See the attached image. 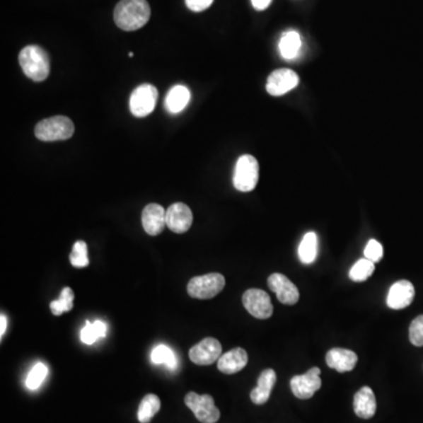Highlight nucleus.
I'll list each match as a JSON object with an SVG mask.
<instances>
[{
	"label": "nucleus",
	"instance_id": "nucleus-1",
	"mask_svg": "<svg viewBox=\"0 0 423 423\" xmlns=\"http://www.w3.org/2000/svg\"><path fill=\"white\" fill-rule=\"evenodd\" d=\"M151 7L147 0H120L115 8V23L124 31H137L149 23Z\"/></svg>",
	"mask_w": 423,
	"mask_h": 423
},
{
	"label": "nucleus",
	"instance_id": "nucleus-2",
	"mask_svg": "<svg viewBox=\"0 0 423 423\" xmlns=\"http://www.w3.org/2000/svg\"><path fill=\"white\" fill-rule=\"evenodd\" d=\"M19 64L25 76L37 83L44 81L51 70L49 54L38 45H28L21 50Z\"/></svg>",
	"mask_w": 423,
	"mask_h": 423
},
{
	"label": "nucleus",
	"instance_id": "nucleus-3",
	"mask_svg": "<svg viewBox=\"0 0 423 423\" xmlns=\"http://www.w3.org/2000/svg\"><path fill=\"white\" fill-rule=\"evenodd\" d=\"M74 133L72 120L64 115L44 119L35 126V134L42 141H59L70 139Z\"/></svg>",
	"mask_w": 423,
	"mask_h": 423
},
{
	"label": "nucleus",
	"instance_id": "nucleus-4",
	"mask_svg": "<svg viewBox=\"0 0 423 423\" xmlns=\"http://www.w3.org/2000/svg\"><path fill=\"white\" fill-rule=\"evenodd\" d=\"M259 181V163L253 156L245 154L236 161L233 184L240 192H252Z\"/></svg>",
	"mask_w": 423,
	"mask_h": 423
},
{
	"label": "nucleus",
	"instance_id": "nucleus-5",
	"mask_svg": "<svg viewBox=\"0 0 423 423\" xmlns=\"http://www.w3.org/2000/svg\"><path fill=\"white\" fill-rule=\"evenodd\" d=\"M225 284L224 275L209 273L191 279L187 284V291L192 298L207 300L216 296L224 289Z\"/></svg>",
	"mask_w": 423,
	"mask_h": 423
},
{
	"label": "nucleus",
	"instance_id": "nucleus-6",
	"mask_svg": "<svg viewBox=\"0 0 423 423\" xmlns=\"http://www.w3.org/2000/svg\"><path fill=\"white\" fill-rule=\"evenodd\" d=\"M158 101V90L151 83H142L133 91L129 98V110L137 118L151 115Z\"/></svg>",
	"mask_w": 423,
	"mask_h": 423
},
{
	"label": "nucleus",
	"instance_id": "nucleus-7",
	"mask_svg": "<svg viewBox=\"0 0 423 423\" xmlns=\"http://www.w3.org/2000/svg\"><path fill=\"white\" fill-rule=\"evenodd\" d=\"M185 403L200 422L215 423L220 419V410L215 407L214 400L209 394L199 395L195 392L188 393L185 396Z\"/></svg>",
	"mask_w": 423,
	"mask_h": 423
},
{
	"label": "nucleus",
	"instance_id": "nucleus-8",
	"mask_svg": "<svg viewBox=\"0 0 423 423\" xmlns=\"http://www.w3.org/2000/svg\"><path fill=\"white\" fill-rule=\"evenodd\" d=\"M243 303L247 312L257 319L265 320L271 318L273 314V305L271 298L262 289L252 288L245 291Z\"/></svg>",
	"mask_w": 423,
	"mask_h": 423
},
{
	"label": "nucleus",
	"instance_id": "nucleus-9",
	"mask_svg": "<svg viewBox=\"0 0 423 423\" xmlns=\"http://www.w3.org/2000/svg\"><path fill=\"white\" fill-rule=\"evenodd\" d=\"M320 374L321 371L319 368L313 367L305 374L293 376L291 380V389L295 398L301 400L313 398L323 386Z\"/></svg>",
	"mask_w": 423,
	"mask_h": 423
},
{
	"label": "nucleus",
	"instance_id": "nucleus-10",
	"mask_svg": "<svg viewBox=\"0 0 423 423\" xmlns=\"http://www.w3.org/2000/svg\"><path fill=\"white\" fill-rule=\"evenodd\" d=\"M221 344L214 337H206L190 351L192 362L199 366H209L221 357Z\"/></svg>",
	"mask_w": 423,
	"mask_h": 423
},
{
	"label": "nucleus",
	"instance_id": "nucleus-11",
	"mask_svg": "<svg viewBox=\"0 0 423 423\" xmlns=\"http://www.w3.org/2000/svg\"><path fill=\"white\" fill-rule=\"evenodd\" d=\"M299 76L289 69H280L272 72L268 76L266 90L274 97H280L294 90L299 85Z\"/></svg>",
	"mask_w": 423,
	"mask_h": 423
},
{
	"label": "nucleus",
	"instance_id": "nucleus-12",
	"mask_svg": "<svg viewBox=\"0 0 423 423\" xmlns=\"http://www.w3.org/2000/svg\"><path fill=\"white\" fill-rule=\"evenodd\" d=\"M268 287L284 305H295L300 299L298 287L282 273H274L268 278Z\"/></svg>",
	"mask_w": 423,
	"mask_h": 423
},
{
	"label": "nucleus",
	"instance_id": "nucleus-13",
	"mask_svg": "<svg viewBox=\"0 0 423 423\" xmlns=\"http://www.w3.org/2000/svg\"><path fill=\"white\" fill-rule=\"evenodd\" d=\"M193 224V213L187 205L177 202L166 211V225L172 232L182 234L191 228Z\"/></svg>",
	"mask_w": 423,
	"mask_h": 423
},
{
	"label": "nucleus",
	"instance_id": "nucleus-14",
	"mask_svg": "<svg viewBox=\"0 0 423 423\" xmlns=\"http://www.w3.org/2000/svg\"><path fill=\"white\" fill-rule=\"evenodd\" d=\"M142 227L149 236H159L166 225V212L163 206L149 204L146 206L141 215Z\"/></svg>",
	"mask_w": 423,
	"mask_h": 423
},
{
	"label": "nucleus",
	"instance_id": "nucleus-15",
	"mask_svg": "<svg viewBox=\"0 0 423 423\" xmlns=\"http://www.w3.org/2000/svg\"><path fill=\"white\" fill-rule=\"evenodd\" d=\"M415 296V288L413 284L407 280H400L393 284L389 289L388 296H387V305L389 308L403 309L413 302Z\"/></svg>",
	"mask_w": 423,
	"mask_h": 423
},
{
	"label": "nucleus",
	"instance_id": "nucleus-16",
	"mask_svg": "<svg viewBox=\"0 0 423 423\" xmlns=\"http://www.w3.org/2000/svg\"><path fill=\"white\" fill-rule=\"evenodd\" d=\"M328 367L339 373L353 371L357 364V353L344 348H333L326 355Z\"/></svg>",
	"mask_w": 423,
	"mask_h": 423
},
{
	"label": "nucleus",
	"instance_id": "nucleus-17",
	"mask_svg": "<svg viewBox=\"0 0 423 423\" xmlns=\"http://www.w3.org/2000/svg\"><path fill=\"white\" fill-rule=\"evenodd\" d=\"M247 362V352L243 348H234L220 357L218 360V369L224 374H236L246 367Z\"/></svg>",
	"mask_w": 423,
	"mask_h": 423
},
{
	"label": "nucleus",
	"instance_id": "nucleus-18",
	"mask_svg": "<svg viewBox=\"0 0 423 423\" xmlns=\"http://www.w3.org/2000/svg\"><path fill=\"white\" fill-rule=\"evenodd\" d=\"M354 412L357 417L368 420L374 417L376 412L375 394L369 387H362L354 396Z\"/></svg>",
	"mask_w": 423,
	"mask_h": 423
},
{
	"label": "nucleus",
	"instance_id": "nucleus-19",
	"mask_svg": "<svg viewBox=\"0 0 423 423\" xmlns=\"http://www.w3.org/2000/svg\"><path fill=\"white\" fill-rule=\"evenodd\" d=\"M277 382V373L273 369H265L257 378V388L250 393V400L255 405H265L270 400L272 389Z\"/></svg>",
	"mask_w": 423,
	"mask_h": 423
},
{
	"label": "nucleus",
	"instance_id": "nucleus-20",
	"mask_svg": "<svg viewBox=\"0 0 423 423\" xmlns=\"http://www.w3.org/2000/svg\"><path fill=\"white\" fill-rule=\"evenodd\" d=\"M190 100H191V92L187 87L184 85H177L168 91L165 99V108L172 115H177L187 108Z\"/></svg>",
	"mask_w": 423,
	"mask_h": 423
},
{
	"label": "nucleus",
	"instance_id": "nucleus-21",
	"mask_svg": "<svg viewBox=\"0 0 423 423\" xmlns=\"http://www.w3.org/2000/svg\"><path fill=\"white\" fill-rule=\"evenodd\" d=\"M301 45V38L298 32L288 31L284 33L280 39L279 51L284 59L291 60L294 59L295 57H298Z\"/></svg>",
	"mask_w": 423,
	"mask_h": 423
},
{
	"label": "nucleus",
	"instance_id": "nucleus-22",
	"mask_svg": "<svg viewBox=\"0 0 423 423\" xmlns=\"http://www.w3.org/2000/svg\"><path fill=\"white\" fill-rule=\"evenodd\" d=\"M318 236L316 233L308 232L302 238L300 246H299V259L302 264L311 265L316 260L318 257V247H319Z\"/></svg>",
	"mask_w": 423,
	"mask_h": 423
},
{
	"label": "nucleus",
	"instance_id": "nucleus-23",
	"mask_svg": "<svg viewBox=\"0 0 423 423\" xmlns=\"http://www.w3.org/2000/svg\"><path fill=\"white\" fill-rule=\"evenodd\" d=\"M161 402L154 394H147L140 402L138 410V420L140 423H149L160 410Z\"/></svg>",
	"mask_w": 423,
	"mask_h": 423
},
{
	"label": "nucleus",
	"instance_id": "nucleus-24",
	"mask_svg": "<svg viewBox=\"0 0 423 423\" xmlns=\"http://www.w3.org/2000/svg\"><path fill=\"white\" fill-rule=\"evenodd\" d=\"M108 334V326L106 323L103 321H94L91 323L90 321H87L86 326L83 327L80 333V339L83 341V344H92L101 337H106Z\"/></svg>",
	"mask_w": 423,
	"mask_h": 423
},
{
	"label": "nucleus",
	"instance_id": "nucleus-25",
	"mask_svg": "<svg viewBox=\"0 0 423 423\" xmlns=\"http://www.w3.org/2000/svg\"><path fill=\"white\" fill-rule=\"evenodd\" d=\"M151 360L154 364H166L167 368L174 371L178 366L177 357L170 347L165 344L156 346L151 354Z\"/></svg>",
	"mask_w": 423,
	"mask_h": 423
},
{
	"label": "nucleus",
	"instance_id": "nucleus-26",
	"mask_svg": "<svg viewBox=\"0 0 423 423\" xmlns=\"http://www.w3.org/2000/svg\"><path fill=\"white\" fill-rule=\"evenodd\" d=\"M73 300H74V293L70 287L63 288L60 293V298L58 300L50 303V308L53 315L59 316L65 312H71L73 308Z\"/></svg>",
	"mask_w": 423,
	"mask_h": 423
},
{
	"label": "nucleus",
	"instance_id": "nucleus-27",
	"mask_svg": "<svg viewBox=\"0 0 423 423\" xmlns=\"http://www.w3.org/2000/svg\"><path fill=\"white\" fill-rule=\"evenodd\" d=\"M374 271V262L364 257V259L357 261V264H354L349 271V279L355 282H364L371 278Z\"/></svg>",
	"mask_w": 423,
	"mask_h": 423
},
{
	"label": "nucleus",
	"instance_id": "nucleus-28",
	"mask_svg": "<svg viewBox=\"0 0 423 423\" xmlns=\"http://www.w3.org/2000/svg\"><path fill=\"white\" fill-rule=\"evenodd\" d=\"M70 261L73 267L83 268L88 266L90 260H88V252H87V245L85 241L79 240L73 245Z\"/></svg>",
	"mask_w": 423,
	"mask_h": 423
},
{
	"label": "nucleus",
	"instance_id": "nucleus-29",
	"mask_svg": "<svg viewBox=\"0 0 423 423\" xmlns=\"http://www.w3.org/2000/svg\"><path fill=\"white\" fill-rule=\"evenodd\" d=\"M47 374H49V369L46 367V364L38 362L28 373V378H26V387L31 389V390L38 389L45 380Z\"/></svg>",
	"mask_w": 423,
	"mask_h": 423
},
{
	"label": "nucleus",
	"instance_id": "nucleus-30",
	"mask_svg": "<svg viewBox=\"0 0 423 423\" xmlns=\"http://www.w3.org/2000/svg\"><path fill=\"white\" fill-rule=\"evenodd\" d=\"M410 340L414 346H423V315L417 316L413 320L410 327Z\"/></svg>",
	"mask_w": 423,
	"mask_h": 423
},
{
	"label": "nucleus",
	"instance_id": "nucleus-31",
	"mask_svg": "<svg viewBox=\"0 0 423 423\" xmlns=\"http://www.w3.org/2000/svg\"><path fill=\"white\" fill-rule=\"evenodd\" d=\"M364 257L373 261L374 264L381 261L383 257V247L378 240L371 239L368 241L367 246L364 248Z\"/></svg>",
	"mask_w": 423,
	"mask_h": 423
},
{
	"label": "nucleus",
	"instance_id": "nucleus-32",
	"mask_svg": "<svg viewBox=\"0 0 423 423\" xmlns=\"http://www.w3.org/2000/svg\"><path fill=\"white\" fill-rule=\"evenodd\" d=\"M214 0H185L186 6L193 12H202L207 10Z\"/></svg>",
	"mask_w": 423,
	"mask_h": 423
},
{
	"label": "nucleus",
	"instance_id": "nucleus-33",
	"mask_svg": "<svg viewBox=\"0 0 423 423\" xmlns=\"http://www.w3.org/2000/svg\"><path fill=\"white\" fill-rule=\"evenodd\" d=\"M272 0H252V5L257 11H264L271 5Z\"/></svg>",
	"mask_w": 423,
	"mask_h": 423
},
{
	"label": "nucleus",
	"instance_id": "nucleus-34",
	"mask_svg": "<svg viewBox=\"0 0 423 423\" xmlns=\"http://www.w3.org/2000/svg\"><path fill=\"white\" fill-rule=\"evenodd\" d=\"M0 323H1V328H0V337H3L4 334L6 332V326H7V319L6 316L1 314L0 316Z\"/></svg>",
	"mask_w": 423,
	"mask_h": 423
}]
</instances>
